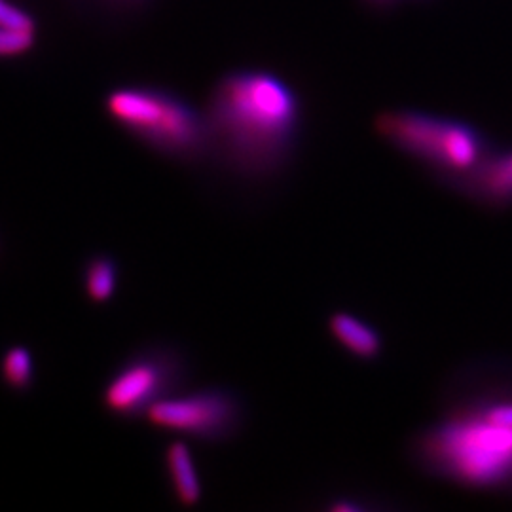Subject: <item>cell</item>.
Returning <instances> with one entry per match:
<instances>
[{
    "instance_id": "6da1fadb",
    "label": "cell",
    "mask_w": 512,
    "mask_h": 512,
    "mask_svg": "<svg viewBox=\"0 0 512 512\" xmlns=\"http://www.w3.org/2000/svg\"><path fill=\"white\" fill-rule=\"evenodd\" d=\"M211 150L245 175L274 173L293 150L298 101L266 73H239L220 82L207 116Z\"/></svg>"
},
{
    "instance_id": "7a4b0ae2",
    "label": "cell",
    "mask_w": 512,
    "mask_h": 512,
    "mask_svg": "<svg viewBox=\"0 0 512 512\" xmlns=\"http://www.w3.org/2000/svg\"><path fill=\"white\" fill-rule=\"evenodd\" d=\"M421 456L431 469L461 484L503 486L512 482V429L482 410L463 412L423 437Z\"/></svg>"
},
{
    "instance_id": "3957f363",
    "label": "cell",
    "mask_w": 512,
    "mask_h": 512,
    "mask_svg": "<svg viewBox=\"0 0 512 512\" xmlns=\"http://www.w3.org/2000/svg\"><path fill=\"white\" fill-rule=\"evenodd\" d=\"M114 122L148 147L179 160H196L211 150L207 118L171 93L122 88L107 97Z\"/></svg>"
},
{
    "instance_id": "277c9868",
    "label": "cell",
    "mask_w": 512,
    "mask_h": 512,
    "mask_svg": "<svg viewBox=\"0 0 512 512\" xmlns=\"http://www.w3.org/2000/svg\"><path fill=\"white\" fill-rule=\"evenodd\" d=\"M389 143L454 179L467 177L488 156L480 133L458 120L421 112H389L378 120Z\"/></svg>"
},
{
    "instance_id": "5b68a950",
    "label": "cell",
    "mask_w": 512,
    "mask_h": 512,
    "mask_svg": "<svg viewBox=\"0 0 512 512\" xmlns=\"http://www.w3.org/2000/svg\"><path fill=\"white\" fill-rule=\"evenodd\" d=\"M184 380L186 363L175 349H143L112 374L103 391V403L120 418L147 416L154 404L175 395Z\"/></svg>"
},
{
    "instance_id": "8992f818",
    "label": "cell",
    "mask_w": 512,
    "mask_h": 512,
    "mask_svg": "<svg viewBox=\"0 0 512 512\" xmlns=\"http://www.w3.org/2000/svg\"><path fill=\"white\" fill-rule=\"evenodd\" d=\"M152 425L192 439H230L238 431L243 410L238 397L220 387L171 395L154 404L145 416Z\"/></svg>"
},
{
    "instance_id": "52a82bcc",
    "label": "cell",
    "mask_w": 512,
    "mask_h": 512,
    "mask_svg": "<svg viewBox=\"0 0 512 512\" xmlns=\"http://www.w3.org/2000/svg\"><path fill=\"white\" fill-rule=\"evenodd\" d=\"M467 192L490 205L512 202V150L486 156L484 162L461 179Z\"/></svg>"
},
{
    "instance_id": "ba28073f",
    "label": "cell",
    "mask_w": 512,
    "mask_h": 512,
    "mask_svg": "<svg viewBox=\"0 0 512 512\" xmlns=\"http://www.w3.org/2000/svg\"><path fill=\"white\" fill-rule=\"evenodd\" d=\"M165 463H167V471H169V478L177 499L186 507L200 503L202 480L196 471V463L190 454V448L181 440H175L173 444L167 446Z\"/></svg>"
},
{
    "instance_id": "9c48e42d",
    "label": "cell",
    "mask_w": 512,
    "mask_h": 512,
    "mask_svg": "<svg viewBox=\"0 0 512 512\" xmlns=\"http://www.w3.org/2000/svg\"><path fill=\"white\" fill-rule=\"evenodd\" d=\"M332 336L361 359H374L382 351V338L370 325L349 313H334L330 317Z\"/></svg>"
},
{
    "instance_id": "30bf717a",
    "label": "cell",
    "mask_w": 512,
    "mask_h": 512,
    "mask_svg": "<svg viewBox=\"0 0 512 512\" xmlns=\"http://www.w3.org/2000/svg\"><path fill=\"white\" fill-rule=\"evenodd\" d=\"M84 287L92 302H109L118 287V264L107 255L92 256L84 268Z\"/></svg>"
},
{
    "instance_id": "8fae6325",
    "label": "cell",
    "mask_w": 512,
    "mask_h": 512,
    "mask_svg": "<svg viewBox=\"0 0 512 512\" xmlns=\"http://www.w3.org/2000/svg\"><path fill=\"white\" fill-rule=\"evenodd\" d=\"M0 370L2 380L14 391H27L35 382L33 355L23 346H14L4 353Z\"/></svg>"
},
{
    "instance_id": "7c38bea8",
    "label": "cell",
    "mask_w": 512,
    "mask_h": 512,
    "mask_svg": "<svg viewBox=\"0 0 512 512\" xmlns=\"http://www.w3.org/2000/svg\"><path fill=\"white\" fill-rule=\"evenodd\" d=\"M35 31H18L0 27V57H10L27 52L33 46Z\"/></svg>"
},
{
    "instance_id": "4fadbf2b",
    "label": "cell",
    "mask_w": 512,
    "mask_h": 512,
    "mask_svg": "<svg viewBox=\"0 0 512 512\" xmlns=\"http://www.w3.org/2000/svg\"><path fill=\"white\" fill-rule=\"evenodd\" d=\"M490 420L495 423H501L505 427L512 429V399L511 401H501V403L490 404L486 408H480Z\"/></svg>"
}]
</instances>
